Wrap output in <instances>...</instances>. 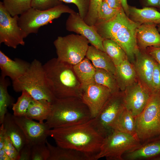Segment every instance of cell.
I'll use <instances>...</instances> for the list:
<instances>
[{"mask_svg":"<svg viewBox=\"0 0 160 160\" xmlns=\"http://www.w3.org/2000/svg\"><path fill=\"white\" fill-rule=\"evenodd\" d=\"M91 119L79 124L50 129L48 136L57 145L81 152L91 160H95L104 137L94 127Z\"/></svg>","mask_w":160,"mask_h":160,"instance_id":"1","label":"cell"},{"mask_svg":"<svg viewBox=\"0 0 160 160\" xmlns=\"http://www.w3.org/2000/svg\"><path fill=\"white\" fill-rule=\"evenodd\" d=\"M43 66L48 86L55 98H81L82 87L73 65L54 58L46 62Z\"/></svg>","mask_w":160,"mask_h":160,"instance_id":"2","label":"cell"},{"mask_svg":"<svg viewBox=\"0 0 160 160\" xmlns=\"http://www.w3.org/2000/svg\"><path fill=\"white\" fill-rule=\"evenodd\" d=\"M92 119L90 111L81 99L76 97L56 98L45 123L50 129L83 124Z\"/></svg>","mask_w":160,"mask_h":160,"instance_id":"3","label":"cell"},{"mask_svg":"<svg viewBox=\"0 0 160 160\" xmlns=\"http://www.w3.org/2000/svg\"><path fill=\"white\" fill-rule=\"evenodd\" d=\"M12 82L15 92L25 91L34 99L46 100L52 103L56 98L48 86L43 65L36 59L31 63L23 75Z\"/></svg>","mask_w":160,"mask_h":160,"instance_id":"4","label":"cell"},{"mask_svg":"<svg viewBox=\"0 0 160 160\" xmlns=\"http://www.w3.org/2000/svg\"><path fill=\"white\" fill-rule=\"evenodd\" d=\"M135 125L141 144L160 138V90L152 93L144 109L135 117Z\"/></svg>","mask_w":160,"mask_h":160,"instance_id":"5","label":"cell"},{"mask_svg":"<svg viewBox=\"0 0 160 160\" xmlns=\"http://www.w3.org/2000/svg\"><path fill=\"white\" fill-rule=\"evenodd\" d=\"M141 145L136 135L114 130L104 138L95 160L103 157L108 160H123L124 154Z\"/></svg>","mask_w":160,"mask_h":160,"instance_id":"6","label":"cell"},{"mask_svg":"<svg viewBox=\"0 0 160 160\" xmlns=\"http://www.w3.org/2000/svg\"><path fill=\"white\" fill-rule=\"evenodd\" d=\"M89 43L83 36L73 34L59 36L53 42L57 59L72 65L86 57Z\"/></svg>","mask_w":160,"mask_h":160,"instance_id":"7","label":"cell"},{"mask_svg":"<svg viewBox=\"0 0 160 160\" xmlns=\"http://www.w3.org/2000/svg\"><path fill=\"white\" fill-rule=\"evenodd\" d=\"M75 12L68 6L62 3L49 9L40 10L31 8L20 15L18 24L27 36L37 33L41 26L59 18L62 14Z\"/></svg>","mask_w":160,"mask_h":160,"instance_id":"8","label":"cell"},{"mask_svg":"<svg viewBox=\"0 0 160 160\" xmlns=\"http://www.w3.org/2000/svg\"><path fill=\"white\" fill-rule=\"evenodd\" d=\"M117 25L110 39L116 42L125 52L129 60L132 64L139 50L136 38L139 24L130 19L123 8L118 13Z\"/></svg>","mask_w":160,"mask_h":160,"instance_id":"9","label":"cell"},{"mask_svg":"<svg viewBox=\"0 0 160 160\" xmlns=\"http://www.w3.org/2000/svg\"><path fill=\"white\" fill-rule=\"evenodd\" d=\"M125 108L123 92L112 94L97 115L92 119L93 126L105 137L113 131L112 125Z\"/></svg>","mask_w":160,"mask_h":160,"instance_id":"10","label":"cell"},{"mask_svg":"<svg viewBox=\"0 0 160 160\" xmlns=\"http://www.w3.org/2000/svg\"><path fill=\"white\" fill-rule=\"evenodd\" d=\"M19 16H12L0 2V44L15 49L19 45L24 46V39L27 36L19 26Z\"/></svg>","mask_w":160,"mask_h":160,"instance_id":"11","label":"cell"},{"mask_svg":"<svg viewBox=\"0 0 160 160\" xmlns=\"http://www.w3.org/2000/svg\"><path fill=\"white\" fill-rule=\"evenodd\" d=\"M123 92L125 108L135 117L144 109L152 93L138 79Z\"/></svg>","mask_w":160,"mask_h":160,"instance_id":"12","label":"cell"},{"mask_svg":"<svg viewBox=\"0 0 160 160\" xmlns=\"http://www.w3.org/2000/svg\"><path fill=\"white\" fill-rule=\"evenodd\" d=\"M82 88L81 99L88 108L93 119L97 115L112 94L107 87L96 83Z\"/></svg>","mask_w":160,"mask_h":160,"instance_id":"13","label":"cell"},{"mask_svg":"<svg viewBox=\"0 0 160 160\" xmlns=\"http://www.w3.org/2000/svg\"><path fill=\"white\" fill-rule=\"evenodd\" d=\"M67 30L74 32L86 38L91 44L104 51V39L98 33L94 26L87 24L75 12L69 14L65 23Z\"/></svg>","mask_w":160,"mask_h":160,"instance_id":"14","label":"cell"},{"mask_svg":"<svg viewBox=\"0 0 160 160\" xmlns=\"http://www.w3.org/2000/svg\"><path fill=\"white\" fill-rule=\"evenodd\" d=\"M15 121L22 130L28 143L31 145L46 143L50 129L45 123L34 121L25 116H15Z\"/></svg>","mask_w":160,"mask_h":160,"instance_id":"15","label":"cell"},{"mask_svg":"<svg viewBox=\"0 0 160 160\" xmlns=\"http://www.w3.org/2000/svg\"><path fill=\"white\" fill-rule=\"evenodd\" d=\"M156 62L145 50L139 49L133 63L137 79L152 93L153 92L152 79Z\"/></svg>","mask_w":160,"mask_h":160,"instance_id":"16","label":"cell"},{"mask_svg":"<svg viewBox=\"0 0 160 160\" xmlns=\"http://www.w3.org/2000/svg\"><path fill=\"white\" fill-rule=\"evenodd\" d=\"M31 63L19 58L12 60L0 50V68L1 75L10 78L12 81L23 75Z\"/></svg>","mask_w":160,"mask_h":160,"instance_id":"17","label":"cell"},{"mask_svg":"<svg viewBox=\"0 0 160 160\" xmlns=\"http://www.w3.org/2000/svg\"><path fill=\"white\" fill-rule=\"evenodd\" d=\"M156 25L144 23L138 27L136 33L137 44L139 48L145 50L148 47H160V33Z\"/></svg>","mask_w":160,"mask_h":160,"instance_id":"18","label":"cell"},{"mask_svg":"<svg viewBox=\"0 0 160 160\" xmlns=\"http://www.w3.org/2000/svg\"><path fill=\"white\" fill-rule=\"evenodd\" d=\"M160 155V138L142 144L124 154L123 160H151Z\"/></svg>","mask_w":160,"mask_h":160,"instance_id":"19","label":"cell"},{"mask_svg":"<svg viewBox=\"0 0 160 160\" xmlns=\"http://www.w3.org/2000/svg\"><path fill=\"white\" fill-rule=\"evenodd\" d=\"M114 76L119 89L122 92L137 80L134 65L128 59L116 66Z\"/></svg>","mask_w":160,"mask_h":160,"instance_id":"20","label":"cell"},{"mask_svg":"<svg viewBox=\"0 0 160 160\" xmlns=\"http://www.w3.org/2000/svg\"><path fill=\"white\" fill-rule=\"evenodd\" d=\"M2 124L6 135L19 152L28 142L22 130L15 121L13 114L7 112Z\"/></svg>","mask_w":160,"mask_h":160,"instance_id":"21","label":"cell"},{"mask_svg":"<svg viewBox=\"0 0 160 160\" xmlns=\"http://www.w3.org/2000/svg\"><path fill=\"white\" fill-rule=\"evenodd\" d=\"M129 10L132 20L140 25L151 23L157 26L160 24V12L155 8L145 7L138 9L129 6Z\"/></svg>","mask_w":160,"mask_h":160,"instance_id":"22","label":"cell"},{"mask_svg":"<svg viewBox=\"0 0 160 160\" xmlns=\"http://www.w3.org/2000/svg\"><path fill=\"white\" fill-rule=\"evenodd\" d=\"M46 144L49 152L48 160H91L87 155L81 152L53 145L47 140Z\"/></svg>","mask_w":160,"mask_h":160,"instance_id":"23","label":"cell"},{"mask_svg":"<svg viewBox=\"0 0 160 160\" xmlns=\"http://www.w3.org/2000/svg\"><path fill=\"white\" fill-rule=\"evenodd\" d=\"M86 57L96 68L105 69L114 75L116 66L107 54L94 46H89Z\"/></svg>","mask_w":160,"mask_h":160,"instance_id":"24","label":"cell"},{"mask_svg":"<svg viewBox=\"0 0 160 160\" xmlns=\"http://www.w3.org/2000/svg\"><path fill=\"white\" fill-rule=\"evenodd\" d=\"M73 67L82 87L95 83L94 77L96 68L88 58L85 57L80 62L73 65Z\"/></svg>","mask_w":160,"mask_h":160,"instance_id":"25","label":"cell"},{"mask_svg":"<svg viewBox=\"0 0 160 160\" xmlns=\"http://www.w3.org/2000/svg\"><path fill=\"white\" fill-rule=\"evenodd\" d=\"M51 103L46 100L33 99L25 116L44 123L47 119L51 111Z\"/></svg>","mask_w":160,"mask_h":160,"instance_id":"26","label":"cell"},{"mask_svg":"<svg viewBox=\"0 0 160 160\" xmlns=\"http://www.w3.org/2000/svg\"><path fill=\"white\" fill-rule=\"evenodd\" d=\"M135 117L125 108L112 125V129L136 135Z\"/></svg>","mask_w":160,"mask_h":160,"instance_id":"27","label":"cell"},{"mask_svg":"<svg viewBox=\"0 0 160 160\" xmlns=\"http://www.w3.org/2000/svg\"><path fill=\"white\" fill-rule=\"evenodd\" d=\"M103 46L104 51L110 57L115 66L128 59L124 49L113 40L104 39L103 41Z\"/></svg>","mask_w":160,"mask_h":160,"instance_id":"28","label":"cell"},{"mask_svg":"<svg viewBox=\"0 0 160 160\" xmlns=\"http://www.w3.org/2000/svg\"><path fill=\"white\" fill-rule=\"evenodd\" d=\"M9 85V80L1 75L0 77V124L3 122L5 115L7 113V108L12 106L14 99L9 95L7 87Z\"/></svg>","mask_w":160,"mask_h":160,"instance_id":"29","label":"cell"},{"mask_svg":"<svg viewBox=\"0 0 160 160\" xmlns=\"http://www.w3.org/2000/svg\"><path fill=\"white\" fill-rule=\"evenodd\" d=\"M94 79L95 83L107 87L112 94L120 91L114 75L105 69L96 68Z\"/></svg>","mask_w":160,"mask_h":160,"instance_id":"30","label":"cell"},{"mask_svg":"<svg viewBox=\"0 0 160 160\" xmlns=\"http://www.w3.org/2000/svg\"><path fill=\"white\" fill-rule=\"evenodd\" d=\"M32 0H3V5L12 16L21 15L31 8Z\"/></svg>","mask_w":160,"mask_h":160,"instance_id":"31","label":"cell"},{"mask_svg":"<svg viewBox=\"0 0 160 160\" xmlns=\"http://www.w3.org/2000/svg\"><path fill=\"white\" fill-rule=\"evenodd\" d=\"M15 103L12 106L13 115L15 116H25L33 98L27 92L23 91Z\"/></svg>","mask_w":160,"mask_h":160,"instance_id":"32","label":"cell"},{"mask_svg":"<svg viewBox=\"0 0 160 160\" xmlns=\"http://www.w3.org/2000/svg\"><path fill=\"white\" fill-rule=\"evenodd\" d=\"M121 8L117 9L111 8L103 1L98 12L97 21L95 24L107 22L112 19Z\"/></svg>","mask_w":160,"mask_h":160,"instance_id":"33","label":"cell"},{"mask_svg":"<svg viewBox=\"0 0 160 160\" xmlns=\"http://www.w3.org/2000/svg\"><path fill=\"white\" fill-rule=\"evenodd\" d=\"M103 0H90L88 13L84 19L88 25L94 26L97 20L98 15Z\"/></svg>","mask_w":160,"mask_h":160,"instance_id":"34","label":"cell"},{"mask_svg":"<svg viewBox=\"0 0 160 160\" xmlns=\"http://www.w3.org/2000/svg\"><path fill=\"white\" fill-rule=\"evenodd\" d=\"M49 156L46 142L32 145L31 160H48Z\"/></svg>","mask_w":160,"mask_h":160,"instance_id":"35","label":"cell"},{"mask_svg":"<svg viewBox=\"0 0 160 160\" xmlns=\"http://www.w3.org/2000/svg\"><path fill=\"white\" fill-rule=\"evenodd\" d=\"M61 2L74 4L77 7L79 13L83 20L86 17L89 10L90 0H59Z\"/></svg>","mask_w":160,"mask_h":160,"instance_id":"36","label":"cell"},{"mask_svg":"<svg viewBox=\"0 0 160 160\" xmlns=\"http://www.w3.org/2000/svg\"><path fill=\"white\" fill-rule=\"evenodd\" d=\"M62 4L59 0H32V8L44 10L49 9Z\"/></svg>","mask_w":160,"mask_h":160,"instance_id":"37","label":"cell"},{"mask_svg":"<svg viewBox=\"0 0 160 160\" xmlns=\"http://www.w3.org/2000/svg\"><path fill=\"white\" fill-rule=\"evenodd\" d=\"M3 149L11 160H19V152L6 134L4 138Z\"/></svg>","mask_w":160,"mask_h":160,"instance_id":"38","label":"cell"},{"mask_svg":"<svg viewBox=\"0 0 160 160\" xmlns=\"http://www.w3.org/2000/svg\"><path fill=\"white\" fill-rule=\"evenodd\" d=\"M152 83L153 92L160 90V66L156 62L152 76Z\"/></svg>","mask_w":160,"mask_h":160,"instance_id":"39","label":"cell"},{"mask_svg":"<svg viewBox=\"0 0 160 160\" xmlns=\"http://www.w3.org/2000/svg\"><path fill=\"white\" fill-rule=\"evenodd\" d=\"M1 124L0 127V160H11L3 149L6 134L3 124Z\"/></svg>","mask_w":160,"mask_h":160,"instance_id":"40","label":"cell"},{"mask_svg":"<svg viewBox=\"0 0 160 160\" xmlns=\"http://www.w3.org/2000/svg\"><path fill=\"white\" fill-rule=\"evenodd\" d=\"M32 145L27 143L19 151V160H31Z\"/></svg>","mask_w":160,"mask_h":160,"instance_id":"41","label":"cell"},{"mask_svg":"<svg viewBox=\"0 0 160 160\" xmlns=\"http://www.w3.org/2000/svg\"><path fill=\"white\" fill-rule=\"evenodd\" d=\"M145 50L160 66V47H150Z\"/></svg>","mask_w":160,"mask_h":160,"instance_id":"42","label":"cell"},{"mask_svg":"<svg viewBox=\"0 0 160 160\" xmlns=\"http://www.w3.org/2000/svg\"><path fill=\"white\" fill-rule=\"evenodd\" d=\"M110 7L115 9L123 8L121 0H103Z\"/></svg>","mask_w":160,"mask_h":160,"instance_id":"43","label":"cell"},{"mask_svg":"<svg viewBox=\"0 0 160 160\" xmlns=\"http://www.w3.org/2000/svg\"><path fill=\"white\" fill-rule=\"evenodd\" d=\"M144 5L147 7L158 8L159 0H142Z\"/></svg>","mask_w":160,"mask_h":160,"instance_id":"44","label":"cell"},{"mask_svg":"<svg viewBox=\"0 0 160 160\" xmlns=\"http://www.w3.org/2000/svg\"><path fill=\"white\" fill-rule=\"evenodd\" d=\"M122 8L125 13L128 16L129 15V6L128 4L127 0H121Z\"/></svg>","mask_w":160,"mask_h":160,"instance_id":"45","label":"cell"},{"mask_svg":"<svg viewBox=\"0 0 160 160\" xmlns=\"http://www.w3.org/2000/svg\"><path fill=\"white\" fill-rule=\"evenodd\" d=\"M152 160H160V155L154 158Z\"/></svg>","mask_w":160,"mask_h":160,"instance_id":"46","label":"cell"},{"mask_svg":"<svg viewBox=\"0 0 160 160\" xmlns=\"http://www.w3.org/2000/svg\"><path fill=\"white\" fill-rule=\"evenodd\" d=\"M157 26L158 27V28H157L158 30L160 33V24L157 25Z\"/></svg>","mask_w":160,"mask_h":160,"instance_id":"47","label":"cell"},{"mask_svg":"<svg viewBox=\"0 0 160 160\" xmlns=\"http://www.w3.org/2000/svg\"><path fill=\"white\" fill-rule=\"evenodd\" d=\"M157 8H159V10H160L159 11L160 12V0H159L158 7Z\"/></svg>","mask_w":160,"mask_h":160,"instance_id":"48","label":"cell"}]
</instances>
